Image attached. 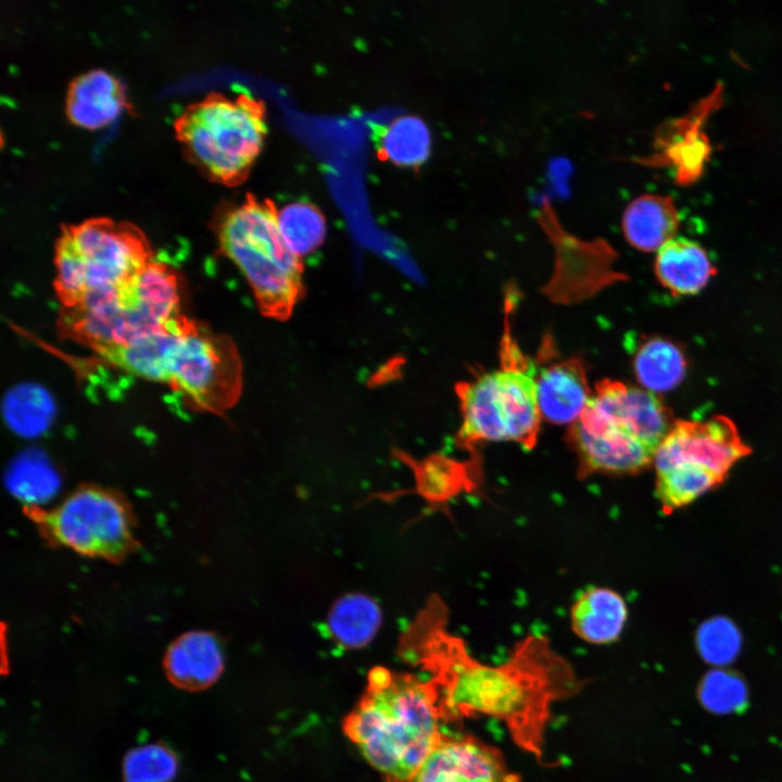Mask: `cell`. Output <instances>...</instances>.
<instances>
[{
	"instance_id": "cell-6",
	"label": "cell",
	"mask_w": 782,
	"mask_h": 782,
	"mask_svg": "<svg viewBox=\"0 0 782 782\" xmlns=\"http://www.w3.org/2000/svg\"><path fill=\"white\" fill-rule=\"evenodd\" d=\"M152 260L144 234L130 223L94 217L63 226L54 248L62 308L126 288Z\"/></svg>"
},
{
	"instance_id": "cell-19",
	"label": "cell",
	"mask_w": 782,
	"mask_h": 782,
	"mask_svg": "<svg viewBox=\"0 0 782 782\" xmlns=\"http://www.w3.org/2000/svg\"><path fill=\"white\" fill-rule=\"evenodd\" d=\"M683 350L669 339H643L633 354L634 375L641 387L653 393L673 390L685 377Z\"/></svg>"
},
{
	"instance_id": "cell-16",
	"label": "cell",
	"mask_w": 782,
	"mask_h": 782,
	"mask_svg": "<svg viewBox=\"0 0 782 782\" xmlns=\"http://www.w3.org/2000/svg\"><path fill=\"white\" fill-rule=\"evenodd\" d=\"M165 666L176 684L199 689L212 684L219 677L224 658L215 636L197 631L174 642L167 652Z\"/></svg>"
},
{
	"instance_id": "cell-4",
	"label": "cell",
	"mask_w": 782,
	"mask_h": 782,
	"mask_svg": "<svg viewBox=\"0 0 782 782\" xmlns=\"http://www.w3.org/2000/svg\"><path fill=\"white\" fill-rule=\"evenodd\" d=\"M276 210L250 195L222 210L214 230L219 251L244 276L260 313L285 321L305 295L304 264L285 244Z\"/></svg>"
},
{
	"instance_id": "cell-18",
	"label": "cell",
	"mask_w": 782,
	"mask_h": 782,
	"mask_svg": "<svg viewBox=\"0 0 782 782\" xmlns=\"http://www.w3.org/2000/svg\"><path fill=\"white\" fill-rule=\"evenodd\" d=\"M627 605L620 594L607 588H590L571 608V627L583 641L592 644L615 642L625 627Z\"/></svg>"
},
{
	"instance_id": "cell-11",
	"label": "cell",
	"mask_w": 782,
	"mask_h": 782,
	"mask_svg": "<svg viewBox=\"0 0 782 782\" xmlns=\"http://www.w3.org/2000/svg\"><path fill=\"white\" fill-rule=\"evenodd\" d=\"M413 782H521L494 746L470 735L443 736Z\"/></svg>"
},
{
	"instance_id": "cell-15",
	"label": "cell",
	"mask_w": 782,
	"mask_h": 782,
	"mask_svg": "<svg viewBox=\"0 0 782 782\" xmlns=\"http://www.w3.org/2000/svg\"><path fill=\"white\" fill-rule=\"evenodd\" d=\"M394 453L412 468L417 493L431 504H442L463 490L470 491L478 485L480 459L458 462L436 454L417 461L402 451Z\"/></svg>"
},
{
	"instance_id": "cell-8",
	"label": "cell",
	"mask_w": 782,
	"mask_h": 782,
	"mask_svg": "<svg viewBox=\"0 0 782 782\" xmlns=\"http://www.w3.org/2000/svg\"><path fill=\"white\" fill-rule=\"evenodd\" d=\"M192 409L223 415L239 401L243 367L227 335L181 317L166 360L165 380Z\"/></svg>"
},
{
	"instance_id": "cell-24",
	"label": "cell",
	"mask_w": 782,
	"mask_h": 782,
	"mask_svg": "<svg viewBox=\"0 0 782 782\" xmlns=\"http://www.w3.org/2000/svg\"><path fill=\"white\" fill-rule=\"evenodd\" d=\"M276 217L281 238L294 255L303 258L324 242L326 219L316 205L290 202L276 210Z\"/></svg>"
},
{
	"instance_id": "cell-22",
	"label": "cell",
	"mask_w": 782,
	"mask_h": 782,
	"mask_svg": "<svg viewBox=\"0 0 782 782\" xmlns=\"http://www.w3.org/2000/svg\"><path fill=\"white\" fill-rule=\"evenodd\" d=\"M381 620L380 607L371 597L351 593L332 605L327 626L337 644L355 649L364 647L374 639Z\"/></svg>"
},
{
	"instance_id": "cell-26",
	"label": "cell",
	"mask_w": 782,
	"mask_h": 782,
	"mask_svg": "<svg viewBox=\"0 0 782 782\" xmlns=\"http://www.w3.org/2000/svg\"><path fill=\"white\" fill-rule=\"evenodd\" d=\"M695 641L701 657L717 667L734 661L742 646L737 627L726 617L704 621L696 631Z\"/></svg>"
},
{
	"instance_id": "cell-13",
	"label": "cell",
	"mask_w": 782,
	"mask_h": 782,
	"mask_svg": "<svg viewBox=\"0 0 782 782\" xmlns=\"http://www.w3.org/2000/svg\"><path fill=\"white\" fill-rule=\"evenodd\" d=\"M127 105L125 88L113 74L93 68L73 78L65 98L68 119L96 129L114 121Z\"/></svg>"
},
{
	"instance_id": "cell-25",
	"label": "cell",
	"mask_w": 782,
	"mask_h": 782,
	"mask_svg": "<svg viewBox=\"0 0 782 782\" xmlns=\"http://www.w3.org/2000/svg\"><path fill=\"white\" fill-rule=\"evenodd\" d=\"M697 696L707 711L730 715L746 708L748 689L739 673L724 668H715L703 677Z\"/></svg>"
},
{
	"instance_id": "cell-5",
	"label": "cell",
	"mask_w": 782,
	"mask_h": 782,
	"mask_svg": "<svg viewBox=\"0 0 782 782\" xmlns=\"http://www.w3.org/2000/svg\"><path fill=\"white\" fill-rule=\"evenodd\" d=\"M535 376L534 364L506 323L500 367L455 386L462 414L456 441L470 458L479 459L477 445L484 442L513 441L526 450L534 447L542 418Z\"/></svg>"
},
{
	"instance_id": "cell-23",
	"label": "cell",
	"mask_w": 782,
	"mask_h": 782,
	"mask_svg": "<svg viewBox=\"0 0 782 782\" xmlns=\"http://www.w3.org/2000/svg\"><path fill=\"white\" fill-rule=\"evenodd\" d=\"M431 137L426 123L418 116L405 114L387 124L378 139L380 155L398 165L421 164L430 151Z\"/></svg>"
},
{
	"instance_id": "cell-3",
	"label": "cell",
	"mask_w": 782,
	"mask_h": 782,
	"mask_svg": "<svg viewBox=\"0 0 782 782\" xmlns=\"http://www.w3.org/2000/svg\"><path fill=\"white\" fill-rule=\"evenodd\" d=\"M676 419L656 393L621 381H598L581 417L567 430L579 476L632 475L646 469Z\"/></svg>"
},
{
	"instance_id": "cell-12",
	"label": "cell",
	"mask_w": 782,
	"mask_h": 782,
	"mask_svg": "<svg viewBox=\"0 0 782 782\" xmlns=\"http://www.w3.org/2000/svg\"><path fill=\"white\" fill-rule=\"evenodd\" d=\"M535 383L541 417L556 425L576 422L593 395L584 366L578 358L542 368L535 376Z\"/></svg>"
},
{
	"instance_id": "cell-7",
	"label": "cell",
	"mask_w": 782,
	"mask_h": 782,
	"mask_svg": "<svg viewBox=\"0 0 782 782\" xmlns=\"http://www.w3.org/2000/svg\"><path fill=\"white\" fill-rule=\"evenodd\" d=\"M263 102L240 93L210 92L190 103L174 121L185 156L203 175L224 185H237L258 155L267 124Z\"/></svg>"
},
{
	"instance_id": "cell-21",
	"label": "cell",
	"mask_w": 782,
	"mask_h": 782,
	"mask_svg": "<svg viewBox=\"0 0 782 782\" xmlns=\"http://www.w3.org/2000/svg\"><path fill=\"white\" fill-rule=\"evenodd\" d=\"M10 493L22 503L39 507L50 503L59 493L61 477L51 459L38 449L17 454L4 476Z\"/></svg>"
},
{
	"instance_id": "cell-14",
	"label": "cell",
	"mask_w": 782,
	"mask_h": 782,
	"mask_svg": "<svg viewBox=\"0 0 782 782\" xmlns=\"http://www.w3.org/2000/svg\"><path fill=\"white\" fill-rule=\"evenodd\" d=\"M655 275L672 295H693L706 287L716 274L705 249L686 238H673L656 254Z\"/></svg>"
},
{
	"instance_id": "cell-27",
	"label": "cell",
	"mask_w": 782,
	"mask_h": 782,
	"mask_svg": "<svg viewBox=\"0 0 782 782\" xmlns=\"http://www.w3.org/2000/svg\"><path fill=\"white\" fill-rule=\"evenodd\" d=\"M177 771L174 754L161 745H144L133 749L125 758V782H169Z\"/></svg>"
},
{
	"instance_id": "cell-20",
	"label": "cell",
	"mask_w": 782,
	"mask_h": 782,
	"mask_svg": "<svg viewBox=\"0 0 782 782\" xmlns=\"http://www.w3.org/2000/svg\"><path fill=\"white\" fill-rule=\"evenodd\" d=\"M1 408L10 430L26 439L45 434L56 414L52 394L36 382H21L10 388L2 399Z\"/></svg>"
},
{
	"instance_id": "cell-10",
	"label": "cell",
	"mask_w": 782,
	"mask_h": 782,
	"mask_svg": "<svg viewBox=\"0 0 782 782\" xmlns=\"http://www.w3.org/2000/svg\"><path fill=\"white\" fill-rule=\"evenodd\" d=\"M51 535L62 545L89 556H117L130 543V518L113 494L94 488L66 497L48 517Z\"/></svg>"
},
{
	"instance_id": "cell-17",
	"label": "cell",
	"mask_w": 782,
	"mask_h": 782,
	"mask_svg": "<svg viewBox=\"0 0 782 782\" xmlns=\"http://www.w3.org/2000/svg\"><path fill=\"white\" fill-rule=\"evenodd\" d=\"M679 215L673 201L659 194H642L633 199L622 216L627 241L644 252L658 251L674 238Z\"/></svg>"
},
{
	"instance_id": "cell-2",
	"label": "cell",
	"mask_w": 782,
	"mask_h": 782,
	"mask_svg": "<svg viewBox=\"0 0 782 782\" xmlns=\"http://www.w3.org/2000/svg\"><path fill=\"white\" fill-rule=\"evenodd\" d=\"M429 680L374 668L344 731L387 782H413L444 734Z\"/></svg>"
},
{
	"instance_id": "cell-1",
	"label": "cell",
	"mask_w": 782,
	"mask_h": 782,
	"mask_svg": "<svg viewBox=\"0 0 782 782\" xmlns=\"http://www.w3.org/2000/svg\"><path fill=\"white\" fill-rule=\"evenodd\" d=\"M446 617L442 600L433 595L402 638V652L431 674L442 720L496 718L518 747L541 761L553 704L578 694L583 680L537 634L518 642L505 663L482 664L447 631Z\"/></svg>"
},
{
	"instance_id": "cell-9",
	"label": "cell",
	"mask_w": 782,
	"mask_h": 782,
	"mask_svg": "<svg viewBox=\"0 0 782 782\" xmlns=\"http://www.w3.org/2000/svg\"><path fill=\"white\" fill-rule=\"evenodd\" d=\"M751 453L734 422L726 416L704 421L676 420L658 446L656 476L688 474L723 483L732 467Z\"/></svg>"
}]
</instances>
